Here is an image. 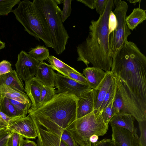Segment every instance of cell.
<instances>
[{
  "mask_svg": "<svg viewBox=\"0 0 146 146\" xmlns=\"http://www.w3.org/2000/svg\"><path fill=\"white\" fill-rule=\"evenodd\" d=\"M47 60L51 68L62 75L68 77V72H72L77 74H81L74 68L70 66L53 56H49Z\"/></svg>",
  "mask_w": 146,
  "mask_h": 146,
  "instance_id": "cell-23",
  "label": "cell"
},
{
  "mask_svg": "<svg viewBox=\"0 0 146 146\" xmlns=\"http://www.w3.org/2000/svg\"><path fill=\"white\" fill-rule=\"evenodd\" d=\"M77 1L82 3L92 9L95 8V0H77Z\"/></svg>",
  "mask_w": 146,
  "mask_h": 146,
  "instance_id": "cell-39",
  "label": "cell"
},
{
  "mask_svg": "<svg viewBox=\"0 0 146 146\" xmlns=\"http://www.w3.org/2000/svg\"><path fill=\"white\" fill-rule=\"evenodd\" d=\"M11 133L10 131L0 138V146H7L8 141Z\"/></svg>",
  "mask_w": 146,
  "mask_h": 146,
  "instance_id": "cell-40",
  "label": "cell"
},
{
  "mask_svg": "<svg viewBox=\"0 0 146 146\" xmlns=\"http://www.w3.org/2000/svg\"><path fill=\"white\" fill-rule=\"evenodd\" d=\"M28 54L31 56L39 61L42 62L47 59L49 56L48 49L44 45H38L30 50Z\"/></svg>",
  "mask_w": 146,
  "mask_h": 146,
  "instance_id": "cell-25",
  "label": "cell"
},
{
  "mask_svg": "<svg viewBox=\"0 0 146 146\" xmlns=\"http://www.w3.org/2000/svg\"><path fill=\"white\" fill-rule=\"evenodd\" d=\"M9 125L0 115V129H7Z\"/></svg>",
  "mask_w": 146,
  "mask_h": 146,
  "instance_id": "cell-42",
  "label": "cell"
},
{
  "mask_svg": "<svg viewBox=\"0 0 146 146\" xmlns=\"http://www.w3.org/2000/svg\"><path fill=\"white\" fill-rule=\"evenodd\" d=\"M98 136L96 135H92L90 138V141L92 143H95L98 141Z\"/></svg>",
  "mask_w": 146,
  "mask_h": 146,
  "instance_id": "cell-43",
  "label": "cell"
},
{
  "mask_svg": "<svg viewBox=\"0 0 146 146\" xmlns=\"http://www.w3.org/2000/svg\"><path fill=\"white\" fill-rule=\"evenodd\" d=\"M62 0H33L44 15L47 23L53 44V48L59 55L66 49L69 36L62 20V11L58 5Z\"/></svg>",
  "mask_w": 146,
  "mask_h": 146,
  "instance_id": "cell-5",
  "label": "cell"
},
{
  "mask_svg": "<svg viewBox=\"0 0 146 146\" xmlns=\"http://www.w3.org/2000/svg\"><path fill=\"white\" fill-rule=\"evenodd\" d=\"M113 13L115 15L117 25L115 29L108 35V44L112 56L127 41V38L131 34L125 21L128 6L124 1H120L114 6Z\"/></svg>",
  "mask_w": 146,
  "mask_h": 146,
  "instance_id": "cell-8",
  "label": "cell"
},
{
  "mask_svg": "<svg viewBox=\"0 0 146 146\" xmlns=\"http://www.w3.org/2000/svg\"><path fill=\"white\" fill-rule=\"evenodd\" d=\"M108 127V124L104 121L102 111L94 110L76 119L65 129L70 133L79 146H91V136L94 135L103 136L106 133Z\"/></svg>",
  "mask_w": 146,
  "mask_h": 146,
  "instance_id": "cell-6",
  "label": "cell"
},
{
  "mask_svg": "<svg viewBox=\"0 0 146 146\" xmlns=\"http://www.w3.org/2000/svg\"><path fill=\"white\" fill-rule=\"evenodd\" d=\"M10 62L4 60L0 62V77L1 76L13 71Z\"/></svg>",
  "mask_w": 146,
  "mask_h": 146,
  "instance_id": "cell-35",
  "label": "cell"
},
{
  "mask_svg": "<svg viewBox=\"0 0 146 146\" xmlns=\"http://www.w3.org/2000/svg\"><path fill=\"white\" fill-rule=\"evenodd\" d=\"M20 0H0V15H7L12 11L13 7L19 4Z\"/></svg>",
  "mask_w": 146,
  "mask_h": 146,
  "instance_id": "cell-28",
  "label": "cell"
},
{
  "mask_svg": "<svg viewBox=\"0 0 146 146\" xmlns=\"http://www.w3.org/2000/svg\"><path fill=\"white\" fill-rule=\"evenodd\" d=\"M25 82V92L32 104L30 109L35 110L38 108L39 104L41 92L44 85L34 76Z\"/></svg>",
  "mask_w": 146,
  "mask_h": 146,
  "instance_id": "cell-15",
  "label": "cell"
},
{
  "mask_svg": "<svg viewBox=\"0 0 146 146\" xmlns=\"http://www.w3.org/2000/svg\"><path fill=\"white\" fill-rule=\"evenodd\" d=\"M113 100H112L106 107L101 111L104 121L107 124H108L111 119L116 115L113 106Z\"/></svg>",
  "mask_w": 146,
  "mask_h": 146,
  "instance_id": "cell-30",
  "label": "cell"
},
{
  "mask_svg": "<svg viewBox=\"0 0 146 146\" xmlns=\"http://www.w3.org/2000/svg\"><path fill=\"white\" fill-rule=\"evenodd\" d=\"M5 43L1 41L0 39V50L5 47Z\"/></svg>",
  "mask_w": 146,
  "mask_h": 146,
  "instance_id": "cell-46",
  "label": "cell"
},
{
  "mask_svg": "<svg viewBox=\"0 0 146 146\" xmlns=\"http://www.w3.org/2000/svg\"><path fill=\"white\" fill-rule=\"evenodd\" d=\"M55 92L56 91L54 88L43 85L41 92L40 104L38 108L52 99L56 94Z\"/></svg>",
  "mask_w": 146,
  "mask_h": 146,
  "instance_id": "cell-27",
  "label": "cell"
},
{
  "mask_svg": "<svg viewBox=\"0 0 146 146\" xmlns=\"http://www.w3.org/2000/svg\"><path fill=\"white\" fill-rule=\"evenodd\" d=\"M40 62L23 50L18 54L15 66L16 72L22 80L26 81L35 75Z\"/></svg>",
  "mask_w": 146,
  "mask_h": 146,
  "instance_id": "cell-9",
  "label": "cell"
},
{
  "mask_svg": "<svg viewBox=\"0 0 146 146\" xmlns=\"http://www.w3.org/2000/svg\"><path fill=\"white\" fill-rule=\"evenodd\" d=\"M54 86L57 89L58 94L67 92L74 95L77 97L82 92L90 88L88 85L78 83L58 72L56 73Z\"/></svg>",
  "mask_w": 146,
  "mask_h": 146,
  "instance_id": "cell-10",
  "label": "cell"
},
{
  "mask_svg": "<svg viewBox=\"0 0 146 146\" xmlns=\"http://www.w3.org/2000/svg\"><path fill=\"white\" fill-rule=\"evenodd\" d=\"M134 117L126 113H119L113 117L108 124L111 126L123 128L129 131L133 135L137 134V129L135 127Z\"/></svg>",
  "mask_w": 146,
  "mask_h": 146,
  "instance_id": "cell-18",
  "label": "cell"
},
{
  "mask_svg": "<svg viewBox=\"0 0 146 146\" xmlns=\"http://www.w3.org/2000/svg\"><path fill=\"white\" fill-rule=\"evenodd\" d=\"M117 79L116 91L113 103L116 115L129 114L138 121L146 119V108L133 96L125 83L120 78Z\"/></svg>",
  "mask_w": 146,
  "mask_h": 146,
  "instance_id": "cell-7",
  "label": "cell"
},
{
  "mask_svg": "<svg viewBox=\"0 0 146 146\" xmlns=\"http://www.w3.org/2000/svg\"><path fill=\"white\" fill-rule=\"evenodd\" d=\"M3 84L13 90L26 94L23 80L15 70L1 76L0 84Z\"/></svg>",
  "mask_w": 146,
  "mask_h": 146,
  "instance_id": "cell-20",
  "label": "cell"
},
{
  "mask_svg": "<svg viewBox=\"0 0 146 146\" xmlns=\"http://www.w3.org/2000/svg\"><path fill=\"white\" fill-rule=\"evenodd\" d=\"M0 96H4L24 104L31 103L26 94L15 90L3 84H0Z\"/></svg>",
  "mask_w": 146,
  "mask_h": 146,
  "instance_id": "cell-21",
  "label": "cell"
},
{
  "mask_svg": "<svg viewBox=\"0 0 146 146\" xmlns=\"http://www.w3.org/2000/svg\"><path fill=\"white\" fill-rule=\"evenodd\" d=\"M108 0H95V8L97 13L102 15L104 12Z\"/></svg>",
  "mask_w": 146,
  "mask_h": 146,
  "instance_id": "cell-37",
  "label": "cell"
},
{
  "mask_svg": "<svg viewBox=\"0 0 146 146\" xmlns=\"http://www.w3.org/2000/svg\"><path fill=\"white\" fill-rule=\"evenodd\" d=\"M117 87V79L115 76V79L110 86L105 96L100 107L98 110L101 111L106 107L114 98Z\"/></svg>",
  "mask_w": 146,
  "mask_h": 146,
  "instance_id": "cell-26",
  "label": "cell"
},
{
  "mask_svg": "<svg viewBox=\"0 0 146 146\" xmlns=\"http://www.w3.org/2000/svg\"><path fill=\"white\" fill-rule=\"evenodd\" d=\"M94 110L93 89L89 88L77 97L76 119L88 115Z\"/></svg>",
  "mask_w": 146,
  "mask_h": 146,
  "instance_id": "cell-14",
  "label": "cell"
},
{
  "mask_svg": "<svg viewBox=\"0 0 146 146\" xmlns=\"http://www.w3.org/2000/svg\"><path fill=\"white\" fill-rule=\"evenodd\" d=\"M112 129V141L119 146H140L139 137L137 134L133 135L129 130L123 128L111 126Z\"/></svg>",
  "mask_w": 146,
  "mask_h": 146,
  "instance_id": "cell-12",
  "label": "cell"
},
{
  "mask_svg": "<svg viewBox=\"0 0 146 146\" xmlns=\"http://www.w3.org/2000/svg\"><path fill=\"white\" fill-rule=\"evenodd\" d=\"M106 72V75L99 86L93 89L94 110L100 109L105 96L115 76L111 71Z\"/></svg>",
  "mask_w": 146,
  "mask_h": 146,
  "instance_id": "cell-13",
  "label": "cell"
},
{
  "mask_svg": "<svg viewBox=\"0 0 146 146\" xmlns=\"http://www.w3.org/2000/svg\"><path fill=\"white\" fill-rule=\"evenodd\" d=\"M114 7L113 0H108L104 13L97 20L91 21L87 37L76 47L77 61L87 67L91 64L93 67L110 71L113 57L108 44V24Z\"/></svg>",
  "mask_w": 146,
  "mask_h": 146,
  "instance_id": "cell-2",
  "label": "cell"
},
{
  "mask_svg": "<svg viewBox=\"0 0 146 146\" xmlns=\"http://www.w3.org/2000/svg\"><path fill=\"white\" fill-rule=\"evenodd\" d=\"M10 132V131L7 129H0V138Z\"/></svg>",
  "mask_w": 146,
  "mask_h": 146,
  "instance_id": "cell-44",
  "label": "cell"
},
{
  "mask_svg": "<svg viewBox=\"0 0 146 146\" xmlns=\"http://www.w3.org/2000/svg\"><path fill=\"white\" fill-rule=\"evenodd\" d=\"M12 12L25 31L38 40H42L46 47L53 48L50 33L45 18L33 2L21 1Z\"/></svg>",
  "mask_w": 146,
  "mask_h": 146,
  "instance_id": "cell-4",
  "label": "cell"
},
{
  "mask_svg": "<svg viewBox=\"0 0 146 146\" xmlns=\"http://www.w3.org/2000/svg\"><path fill=\"white\" fill-rule=\"evenodd\" d=\"M146 19V10L139 7L134 9L131 13L126 16L125 21L129 29L133 31Z\"/></svg>",
  "mask_w": 146,
  "mask_h": 146,
  "instance_id": "cell-22",
  "label": "cell"
},
{
  "mask_svg": "<svg viewBox=\"0 0 146 146\" xmlns=\"http://www.w3.org/2000/svg\"><path fill=\"white\" fill-rule=\"evenodd\" d=\"M60 137L67 146H79L70 133L66 129L63 131Z\"/></svg>",
  "mask_w": 146,
  "mask_h": 146,
  "instance_id": "cell-34",
  "label": "cell"
},
{
  "mask_svg": "<svg viewBox=\"0 0 146 146\" xmlns=\"http://www.w3.org/2000/svg\"><path fill=\"white\" fill-rule=\"evenodd\" d=\"M21 146H37V145L34 141L26 138L24 139Z\"/></svg>",
  "mask_w": 146,
  "mask_h": 146,
  "instance_id": "cell-41",
  "label": "cell"
},
{
  "mask_svg": "<svg viewBox=\"0 0 146 146\" xmlns=\"http://www.w3.org/2000/svg\"><path fill=\"white\" fill-rule=\"evenodd\" d=\"M8 99L15 107L21 115L24 117L27 116L28 111L32 106V103L24 104L14 100Z\"/></svg>",
  "mask_w": 146,
  "mask_h": 146,
  "instance_id": "cell-29",
  "label": "cell"
},
{
  "mask_svg": "<svg viewBox=\"0 0 146 146\" xmlns=\"http://www.w3.org/2000/svg\"><path fill=\"white\" fill-rule=\"evenodd\" d=\"M7 129L15 132L26 139H35L38 135L34 121L28 115L12 122Z\"/></svg>",
  "mask_w": 146,
  "mask_h": 146,
  "instance_id": "cell-11",
  "label": "cell"
},
{
  "mask_svg": "<svg viewBox=\"0 0 146 146\" xmlns=\"http://www.w3.org/2000/svg\"><path fill=\"white\" fill-rule=\"evenodd\" d=\"M71 0H62L63 8L61 13L62 20L64 23L70 15L72 11L71 8Z\"/></svg>",
  "mask_w": 146,
  "mask_h": 146,
  "instance_id": "cell-33",
  "label": "cell"
},
{
  "mask_svg": "<svg viewBox=\"0 0 146 146\" xmlns=\"http://www.w3.org/2000/svg\"><path fill=\"white\" fill-rule=\"evenodd\" d=\"M77 97L65 92L56 94L53 98L29 115L34 123L60 137L63 131L76 119Z\"/></svg>",
  "mask_w": 146,
  "mask_h": 146,
  "instance_id": "cell-3",
  "label": "cell"
},
{
  "mask_svg": "<svg viewBox=\"0 0 146 146\" xmlns=\"http://www.w3.org/2000/svg\"><path fill=\"white\" fill-rule=\"evenodd\" d=\"M129 3L135 4L137 3H140L141 0H127Z\"/></svg>",
  "mask_w": 146,
  "mask_h": 146,
  "instance_id": "cell-45",
  "label": "cell"
},
{
  "mask_svg": "<svg viewBox=\"0 0 146 146\" xmlns=\"http://www.w3.org/2000/svg\"><path fill=\"white\" fill-rule=\"evenodd\" d=\"M24 138L22 135L17 133L11 132L7 146H21L24 139Z\"/></svg>",
  "mask_w": 146,
  "mask_h": 146,
  "instance_id": "cell-31",
  "label": "cell"
},
{
  "mask_svg": "<svg viewBox=\"0 0 146 146\" xmlns=\"http://www.w3.org/2000/svg\"><path fill=\"white\" fill-rule=\"evenodd\" d=\"M88 84L90 88H96L100 84L106 75V72L98 68L88 67L83 70Z\"/></svg>",
  "mask_w": 146,
  "mask_h": 146,
  "instance_id": "cell-19",
  "label": "cell"
},
{
  "mask_svg": "<svg viewBox=\"0 0 146 146\" xmlns=\"http://www.w3.org/2000/svg\"><path fill=\"white\" fill-rule=\"evenodd\" d=\"M55 74L50 65L40 62L37 67L35 77L44 86L54 88Z\"/></svg>",
  "mask_w": 146,
  "mask_h": 146,
  "instance_id": "cell-17",
  "label": "cell"
},
{
  "mask_svg": "<svg viewBox=\"0 0 146 146\" xmlns=\"http://www.w3.org/2000/svg\"><path fill=\"white\" fill-rule=\"evenodd\" d=\"M68 77L80 83L88 85L86 78L83 76V74L81 73L78 74L72 72H69Z\"/></svg>",
  "mask_w": 146,
  "mask_h": 146,
  "instance_id": "cell-36",
  "label": "cell"
},
{
  "mask_svg": "<svg viewBox=\"0 0 146 146\" xmlns=\"http://www.w3.org/2000/svg\"><path fill=\"white\" fill-rule=\"evenodd\" d=\"M111 68L113 74L146 108V57L137 45L127 41L113 55Z\"/></svg>",
  "mask_w": 146,
  "mask_h": 146,
  "instance_id": "cell-1",
  "label": "cell"
},
{
  "mask_svg": "<svg viewBox=\"0 0 146 146\" xmlns=\"http://www.w3.org/2000/svg\"><path fill=\"white\" fill-rule=\"evenodd\" d=\"M0 111L9 117L21 116L8 99L4 96H0Z\"/></svg>",
  "mask_w": 146,
  "mask_h": 146,
  "instance_id": "cell-24",
  "label": "cell"
},
{
  "mask_svg": "<svg viewBox=\"0 0 146 146\" xmlns=\"http://www.w3.org/2000/svg\"><path fill=\"white\" fill-rule=\"evenodd\" d=\"M34 123L38 135L37 146H67L59 136Z\"/></svg>",
  "mask_w": 146,
  "mask_h": 146,
  "instance_id": "cell-16",
  "label": "cell"
},
{
  "mask_svg": "<svg viewBox=\"0 0 146 146\" xmlns=\"http://www.w3.org/2000/svg\"><path fill=\"white\" fill-rule=\"evenodd\" d=\"M113 143V146H119L118 144L116 143Z\"/></svg>",
  "mask_w": 146,
  "mask_h": 146,
  "instance_id": "cell-47",
  "label": "cell"
},
{
  "mask_svg": "<svg viewBox=\"0 0 146 146\" xmlns=\"http://www.w3.org/2000/svg\"><path fill=\"white\" fill-rule=\"evenodd\" d=\"M140 135L139 140L140 146H146V119L138 121Z\"/></svg>",
  "mask_w": 146,
  "mask_h": 146,
  "instance_id": "cell-32",
  "label": "cell"
},
{
  "mask_svg": "<svg viewBox=\"0 0 146 146\" xmlns=\"http://www.w3.org/2000/svg\"><path fill=\"white\" fill-rule=\"evenodd\" d=\"M92 146H113V143L110 139H104L92 143Z\"/></svg>",
  "mask_w": 146,
  "mask_h": 146,
  "instance_id": "cell-38",
  "label": "cell"
}]
</instances>
